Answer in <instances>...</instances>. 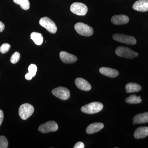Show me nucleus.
Wrapping results in <instances>:
<instances>
[{"label":"nucleus","mask_w":148,"mask_h":148,"mask_svg":"<svg viewBox=\"0 0 148 148\" xmlns=\"http://www.w3.org/2000/svg\"><path fill=\"white\" fill-rule=\"evenodd\" d=\"M103 108V106L102 103L99 102H92L82 107L81 111L84 113L94 114L102 110Z\"/></svg>","instance_id":"1"},{"label":"nucleus","mask_w":148,"mask_h":148,"mask_svg":"<svg viewBox=\"0 0 148 148\" xmlns=\"http://www.w3.org/2000/svg\"><path fill=\"white\" fill-rule=\"evenodd\" d=\"M115 53L118 56L129 59H132L138 56V53L131 50L129 48L122 46L117 48Z\"/></svg>","instance_id":"2"},{"label":"nucleus","mask_w":148,"mask_h":148,"mask_svg":"<svg viewBox=\"0 0 148 148\" xmlns=\"http://www.w3.org/2000/svg\"><path fill=\"white\" fill-rule=\"evenodd\" d=\"M34 108L31 104L25 103L20 106L18 110L19 116L21 119L26 120L32 115Z\"/></svg>","instance_id":"3"},{"label":"nucleus","mask_w":148,"mask_h":148,"mask_svg":"<svg viewBox=\"0 0 148 148\" xmlns=\"http://www.w3.org/2000/svg\"><path fill=\"white\" fill-rule=\"evenodd\" d=\"M75 29L77 33L81 36L88 37L93 34V30L92 27L82 22L76 24Z\"/></svg>","instance_id":"4"},{"label":"nucleus","mask_w":148,"mask_h":148,"mask_svg":"<svg viewBox=\"0 0 148 148\" xmlns=\"http://www.w3.org/2000/svg\"><path fill=\"white\" fill-rule=\"evenodd\" d=\"M39 24L51 34H55L57 32V28L55 23L49 17H44L41 18Z\"/></svg>","instance_id":"5"},{"label":"nucleus","mask_w":148,"mask_h":148,"mask_svg":"<svg viewBox=\"0 0 148 148\" xmlns=\"http://www.w3.org/2000/svg\"><path fill=\"white\" fill-rule=\"evenodd\" d=\"M112 38L116 41L129 45H134L137 42V41L134 37L122 34H115L113 36Z\"/></svg>","instance_id":"6"},{"label":"nucleus","mask_w":148,"mask_h":148,"mask_svg":"<svg viewBox=\"0 0 148 148\" xmlns=\"http://www.w3.org/2000/svg\"><path fill=\"white\" fill-rule=\"evenodd\" d=\"M70 10L73 13L79 16H84L88 12L87 7L81 3H73L71 5Z\"/></svg>","instance_id":"7"},{"label":"nucleus","mask_w":148,"mask_h":148,"mask_svg":"<svg viewBox=\"0 0 148 148\" xmlns=\"http://www.w3.org/2000/svg\"><path fill=\"white\" fill-rule=\"evenodd\" d=\"M53 95L61 100L66 101L70 97V92L68 88L64 87H58L52 90Z\"/></svg>","instance_id":"8"},{"label":"nucleus","mask_w":148,"mask_h":148,"mask_svg":"<svg viewBox=\"0 0 148 148\" xmlns=\"http://www.w3.org/2000/svg\"><path fill=\"white\" fill-rule=\"evenodd\" d=\"M58 129V124L54 121H48L44 124L40 125L38 128L39 131L43 133L55 132Z\"/></svg>","instance_id":"9"},{"label":"nucleus","mask_w":148,"mask_h":148,"mask_svg":"<svg viewBox=\"0 0 148 148\" xmlns=\"http://www.w3.org/2000/svg\"><path fill=\"white\" fill-rule=\"evenodd\" d=\"M60 57L61 61L67 64H73L76 62L77 60V58L75 56L65 51H62L60 52Z\"/></svg>","instance_id":"10"},{"label":"nucleus","mask_w":148,"mask_h":148,"mask_svg":"<svg viewBox=\"0 0 148 148\" xmlns=\"http://www.w3.org/2000/svg\"><path fill=\"white\" fill-rule=\"evenodd\" d=\"M133 9L138 11L145 12L148 11V0H138L132 5Z\"/></svg>","instance_id":"11"},{"label":"nucleus","mask_w":148,"mask_h":148,"mask_svg":"<svg viewBox=\"0 0 148 148\" xmlns=\"http://www.w3.org/2000/svg\"><path fill=\"white\" fill-rule=\"evenodd\" d=\"M75 83L78 88L84 91H89L91 89V86L86 80L82 78H77L75 80Z\"/></svg>","instance_id":"12"},{"label":"nucleus","mask_w":148,"mask_h":148,"mask_svg":"<svg viewBox=\"0 0 148 148\" xmlns=\"http://www.w3.org/2000/svg\"><path fill=\"white\" fill-rule=\"evenodd\" d=\"M129 21V18L127 16L123 14L116 15L111 18V22L115 25H123L127 24Z\"/></svg>","instance_id":"13"},{"label":"nucleus","mask_w":148,"mask_h":148,"mask_svg":"<svg viewBox=\"0 0 148 148\" xmlns=\"http://www.w3.org/2000/svg\"><path fill=\"white\" fill-rule=\"evenodd\" d=\"M99 71L102 75L111 78L116 77L119 75V73L117 70L106 67L101 68Z\"/></svg>","instance_id":"14"},{"label":"nucleus","mask_w":148,"mask_h":148,"mask_svg":"<svg viewBox=\"0 0 148 148\" xmlns=\"http://www.w3.org/2000/svg\"><path fill=\"white\" fill-rule=\"evenodd\" d=\"M104 127V125L101 123H95L90 124L86 128V132L88 134H92L99 132Z\"/></svg>","instance_id":"15"},{"label":"nucleus","mask_w":148,"mask_h":148,"mask_svg":"<svg viewBox=\"0 0 148 148\" xmlns=\"http://www.w3.org/2000/svg\"><path fill=\"white\" fill-rule=\"evenodd\" d=\"M148 136V127H140L135 130L134 136L135 139H140L145 138Z\"/></svg>","instance_id":"16"},{"label":"nucleus","mask_w":148,"mask_h":148,"mask_svg":"<svg viewBox=\"0 0 148 148\" xmlns=\"http://www.w3.org/2000/svg\"><path fill=\"white\" fill-rule=\"evenodd\" d=\"M133 124H141L148 123V112L138 114L133 119Z\"/></svg>","instance_id":"17"},{"label":"nucleus","mask_w":148,"mask_h":148,"mask_svg":"<svg viewBox=\"0 0 148 148\" xmlns=\"http://www.w3.org/2000/svg\"><path fill=\"white\" fill-rule=\"evenodd\" d=\"M126 92L127 93L137 92L140 91L142 89L141 86L135 83H129L125 86Z\"/></svg>","instance_id":"18"},{"label":"nucleus","mask_w":148,"mask_h":148,"mask_svg":"<svg viewBox=\"0 0 148 148\" xmlns=\"http://www.w3.org/2000/svg\"><path fill=\"white\" fill-rule=\"evenodd\" d=\"M31 39L33 40L36 45H40L43 41V37L40 33L33 32L31 35Z\"/></svg>","instance_id":"19"},{"label":"nucleus","mask_w":148,"mask_h":148,"mask_svg":"<svg viewBox=\"0 0 148 148\" xmlns=\"http://www.w3.org/2000/svg\"><path fill=\"white\" fill-rule=\"evenodd\" d=\"M125 102L129 104H138L142 102L141 96H136V95H130L129 97L125 99Z\"/></svg>","instance_id":"20"},{"label":"nucleus","mask_w":148,"mask_h":148,"mask_svg":"<svg viewBox=\"0 0 148 148\" xmlns=\"http://www.w3.org/2000/svg\"><path fill=\"white\" fill-rule=\"evenodd\" d=\"M20 58V54L19 52H14L10 58V62L13 64H15L19 61Z\"/></svg>","instance_id":"21"},{"label":"nucleus","mask_w":148,"mask_h":148,"mask_svg":"<svg viewBox=\"0 0 148 148\" xmlns=\"http://www.w3.org/2000/svg\"><path fill=\"white\" fill-rule=\"evenodd\" d=\"M8 141L5 137L0 136V148H7L8 147Z\"/></svg>","instance_id":"22"},{"label":"nucleus","mask_w":148,"mask_h":148,"mask_svg":"<svg viewBox=\"0 0 148 148\" xmlns=\"http://www.w3.org/2000/svg\"><path fill=\"white\" fill-rule=\"evenodd\" d=\"M28 71H29V73L32 75V77H34L37 73V66L35 64H31L28 68Z\"/></svg>","instance_id":"23"},{"label":"nucleus","mask_w":148,"mask_h":148,"mask_svg":"<svg viewBox=\"0 0 148 148\" xmlns=\"http://www.w3.org/2000/svg\"><path fill=\"white\" fill-rule=\"evenodd\" d=\"M19 5L24 10H28L30 8V2L29 0H21Z\"/></svg>","instance_id":"24"},{"label":"nucleus","mask_w":148,"mask_h":148,"mask_svg":"<svg viewBox=\"0 0 148 148\" xmlns=\"http://www.w3.org/2000/svg\"><path fill=\"white\" fill-rule=\"evenodd\" d=\"M10 48V45L8 43H4L0 47V52L2 53H5L9 51Z\"/></svg>","instance_id":"25"},{"label":"nucleus","mask_w":148,"mask_h":148,"mask_svg":"<svg viewBox=\"0 0 148 148\" xmlns=\"http://www.w3.org/2000/svg\"><path fill=\"white\" fill-rule=\"evenodd\" d=\"M74 148H84V145L82 142H79L77 143L74 146Z\"/></svg>","instance_id":"26"},{"label":"nucleus","mask_w":148,"mask_h":148,"mask_svg":"<svg viewBox=\"0 0 148 148\" xmlns=\"http://www.w3.org/2000/svg\"><path fill=\"white\" fill-rule=\"evenodd\" d=\"M4 115L2 110H0V126L2 123L3 120Z\"/></svg>","instance_id":"27"},{"label":"nucleus","mask_w":148,"mask_h":148,"mask_svg":"<svg viewBox=\"0 0 148 148\" xmlns=\"http://www.w3.org/2000/svg\"><path fill=\"white\" fill-rule=\"evenodd\" d=\"M25 77L26 79L28 80H30L32 79V78L33 77L32 75L29 73H27L25 75Z\"/></svg>","instance_id":"28"},{"label":"nucleus","mask_w":148,"mask_h":148,"mask_svg":"<svg viewBox=\"0 0 148 148\" xmlns=\"http://www.w3.org/2000/svg\"><path fill=\"white\" fill-rule=\"evenodd\" d=\"M5 26L3 23L0 21V32H3V31L5 29Z\"/></svg>","instance_id":"29"},{"label":"nucleus","mask_w":148,"mask_h":148,"mask_svg":"<svg viewBox=\"0 0 148 148\" xmlns=\"http://www.w3.org/2000/svg\"><path fill=\"white\" fill-rule=\"evenodd\" d=\"M21 0H13L14 2L17 5H20Z\"/></svg>","instance_id":"30"}]
</instances>
